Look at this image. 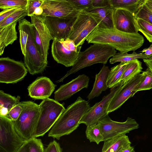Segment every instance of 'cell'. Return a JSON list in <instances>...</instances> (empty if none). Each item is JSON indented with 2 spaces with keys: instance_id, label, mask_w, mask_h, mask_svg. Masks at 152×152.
Returning a JSON list of instances; mask_svg holds the SVG:
<instances>
[{
  "instance_id": "obj_1",
  "label": "cell",
  "mask_w": 152,
  "mask_h": 152,
  "mask_svg": "<svg viewBox=\"0 0 152 152\" xmlns=\"http://www.w3.org/2000/svg\"><path fill=\"white\" fill-rule=\"evenodd\" d=\"M88 43L108 45L123 53L134 51L143 45L144 39L139 34H130L119 31L114 28L98 26L87 36Z\"/></svg>"
},
{
  "instance_id": "obj_2",
  "label": "cell",
  "mask_w": 152,
  "mask_h": 152,
  "mask_svg": "<svg viewBox=\"0 0 152 152\" xmlns=\"http://www.w3.org/2000/svg\"><path fill=\"white\" fill-rule=\"evenodd\" d=\"M88 102L79 96L63 112L50 129L48 136L59 140L79 126L82 118L90 108Z\"/></svg>"
},
{
  "instance_id": "obj_3",
  "label": "cell",
  "mask_w": 152,
  "mask_h": 152,
  "mask_svg": "<svg viewBox=\"0 0 152 152\" xmlns=\"http://www.w3.org/2000/svg\"><path fill=\"white\" fill-rule=\"evenodd\" d=\"M116 53V49L111 46L93 44L84 51L80 52L76 62L71 69L57 82H62L69 75L94 64L97 63L106 64L109 58Z\"/></svg>"
},
{
  "instance_id": "obj_4",
  "label": "cell",
  "mask_w": 152,
  "mask_h": 152,
  "mask_svg": "<svg viewBox=\"0 0 152 152\" xmlns=\"http://www.w3.org/2000/svg\"><path fill=\"white\" fill-rule=\"evenodd\" d=\"M40 111L39 104L31 101H26L18 119L12 121L15 130L24 141L35 137Z\"/></svg>"
},
{
  "instance_id": "obj_5",
  "label": "cell",
  "mask_w": 152,
  "mask_h": 152,
  "mask_svg": "<svg viewBox=\"0 0 152 152\" xmlns=\"http://www.w3.org/2000/svg\"><path fill=\"white\" fill-rule=\"evenodd\" d=\"M40 111L34 137L42 136L52 127L65 109L64 105L53 99H44L39 104Z\"/></svg>"
},
{
  "instance_id": "obj_6",
  "label": "cell",
  "mask_w": 152,
  "mask_h": 152,
  "mask_svg": "<svg viewBox=\"0 0 152 152\" xmlns=\"http://www.w3.org/2000/svg\"><path fill=\"white\" fill-rule=\"evenodd\" d=\"M99 24L98 20L90 14L81 11L71 28L68 39L72 40L77 46H81L87 36Z\"/></svg>"
},
{
  "instance_id": "obj_7",
  "label": "cell",
  "mask_w": 152,
  "mask_h": 152,
  "mask_svg": "<svg viewBox=\"0 0 152 152\" xmlns=\"http://www.w3.org/2000/svg\"><path fill=\"white\" fill-rule=\"evenodd\" d=\"M81 46H76L71 40H53L51 53L54 60L58 63L66 67L73 66L80 52Z\"/></svg>"
},
{
  "instance_id": "obj_8",
  "label": "cell",
  "mask_w": 152,
  "mask_h": 152,
  "mask_svg": "<svg viewBox=\"0 0 152 152\" xmlns=\"http://www.w3.org/2000/svg\"><path fill=\"white\" fill-rule=\"evenodd\" d=\"M25 142L15 130L12 121L0 115V152H18Z\"/></svg>"
},
{
  "instance_id": "obj_9",
  "label": "cell",
  "mask_w": 152,
  "mask_h": 152,
  "mask_svg": "<svg viewBox=\"0 0 152 152\" xmlns=\"http://www.w3.org/2000/svg\"><path fill=\"white\" fill-rule=\"evenodd\" d=\"M98 124L103 137V141L129 133L139 127V124L134 119L128 117L124 122H117L112 120L108 114L101 118Z\"/></svg>"
},
{
  "instance_id": "obj_10",
  "label": "cell",
  "mask_w": 152,
  "mask_h": 152,
  "mask_svg": "<svg viewBox=\"0 0 152 152\" xmlns=\"http://www.w3.org/2000/svg\"><path fill=\"white\" fill-rule=\"evenodd\" d=\"M24 56V64L31 75L42 73L47 66L48 63L41 54L35 42L33 24L29 31Z\"/></svg>"
},
{
  "instance_id": "obj_11",
  "label": "cell",
  "mask_w": 152,
  "mask_h": 152,
  "mask_svg": "<svg viewBox=\"0 0 152 152\" xmlns=\"http://www.w3.org/2000/svg\"><path fill=\"white\" fill-rule=\"evenodd\" d=\"M28 69L22 62L9 57L0 58V83H15L23 79Z\"/></svg>"
},
{
  "instance_id": "obj_12",
  "label": "cell",
  "mask_w": 152,
  "mask_h": 152,
  "mask_svg": "<svg viewBox=\"0 0 152 152\" xmlns=\"http://www.w3.org/2000/svg\"><path fill=\"white\" fill-rule=\"evenodd\" d=\"M125 83L122 81L111 88L110 92L104 96L100 102L90 107L82 118L80 124L87 126L97 124L99 121L107 113V110L112 99L121 87Z\"/></svg>"
},
{
  "instance_id": "obj_13",
  "label": "cell",
  "mask_w": 152,
  "mask_h": 152,
  "mask_svg": "<svg viewBox=\"0 0 152 152\" xmlns=\"http://www.w3.org/2000/svg\"><path fill=\"white\" fill-rule=\"evenodd\" d=\"M144 77L142 73H139L121 87L110 102L107 110L108 114L120 108L128 99L134 96Z\"/></svg>"
},
{
  "instance_id": "obj_14",
  "label": "cell",
  "mask_w": 152,
  "mask_h": 152,
  "mask_svg": "<svg viewBox=\"0 0 152 152\" xmlns=\"http://www.w3.org/2000/svg\"><path fill=\"white\" fill-rule=\"evenodd\" d=\"M77 16L64 18L41 16L49 31L52 40L61 41L68 39L71 28Z\"/></svg>"
},
{
  "instance_id": "obj_15",
  "label": "cell",
  "mask_w": 152,
  "mask_h": 152,
  "mask_svg": "<svg viewBox=\"0 0 152 152\" xmlns=\"http://www.w3.org/2000/svg\"><path fill=\"white\" fill-rule=\"evenodd\" d=\"M41 7L43 10L40 15L58 18L77 16L80 11L67 0H48L44 1Z\"/></svg>"
},
{
  "instance_id": "obj_16",
  "label": "cell",
  "mask_w": 152,
  "mask_h": 152,
  "mask_svg": "<svg viewBox=\"0 0 152 152\" xmlns=\"http://www.w3.org/2000/svg\"><path fill=\"white\" fill-rule=\"evenodd\" d=\"M30 17L35 42L41 54L48 63V51L52 38L41 16L34 15Z\"/></svg>"
},
{
  "instance_id": "obj_17",
  "label": "cell",
  "mask_w": 152,
  "mask_h": 152,
  "mask_svg": "<svg viewBox=\"0 0 152 152\" xmlns=\"http://www.w3.org/2000/svg\"><path fill=\"white\" fill-rule=\"evenodd\" d=\"M135 14L123 8H113L112 19L115 29L130 34L138 33Z\"/></svg>"
},
{
  "instance_id": "obj_18",
  "label": "cell",
  "mask_w": 152,
  "mask_h": 152,
  "mask_svg": "<svg viewBox=\"0 0 152 152\" xmlns=\"http://www.w3.org/2000/svg\"><path fill=\"white\" fill-rule=\"evenodd\" d=\"M89 80L88 76L83 74L61 85L54 93V99L58 102L66 100L82 89L87 88Z\"/></svg>"
},
{
  "instance_id": "obj_19",
  "label": "cell",
  "mask_w": 152,
  "mask_h": 152,
  "mask_svg": "<svg viewBox=\"0 0 152 152\" xmlns=\"http://www.w3.org/2000/svg\"><path fill=\"white\" fill-rule=\"evenodd\" d=\"M56 86L49 78L39 77L28 87V95L34 99L43 100L51 96Z\"/></svg>"
},
{
  "instance_id": "obj_20",
  "label": "cell",
  "mask_w": 152,
  "mask_h": 152,
  "mask_svg": "<svg viewBox=\"0 0 152 152\" xmlns=\"http://www.w3.org/2000/svg\"><path fill=\"white\" fill-rule=\"evenodd\" d=\"M113 9L109 5H107L93 7L84 11L88 12L98 20L100 23L99 26L113 28H114L112 15Z\"/></svg>"
},
{
  "instance_id": "obj_21",
  "label": "cell",
  "mask_w": 152,
  "mask_h": 152,
  "mask_svg": "<svg viewBox=\"0 0 152 152\" xmlns=\"http://www.w3.org/2000/svg\"><path fill=\"white\" fill-rule=\"evenodd\" d=\"M110 71L109 67L104 65L99 73L96 75L93 88L87 97L88 100L98 97L108 88L107 81Z\"/></svg>"
},
{
  "instance_id": "obj_22",
  "label": "cell",
  "mask_w": 152,
  "mask_h": 152,
  "mask_svg": "<svg viewBox=\"0 0 152 152\" xmlns=\"http://www.w3.org/2000/svg\"><path fill=\"white\" fill-rule=\"evenodd\" d=\"M131 142L126 134L113 137L104 141L102 148V152H121Z\"/></svg>"
},
{
  "instance_id": "obj_23",
  "label": "cell",
  "mask_w": 152,
  "mask_h": 152,
  "mask_svg": "<svg viewBox=\"0 0 152 152\" xmlns=\"http://www.w3.org/2000/svg\"><path fill=\"white\" fill-rule=\"evenodd\" d=\"M17 22L0 28V55L1 56L5 47L12 45L17 39L16 29Z\"/></svg>"
},
{
  "instance_id": "obj_24",
  "label": "cell",
  "mask_w": 152,
  "mask_h": 152,
  "mask_svg": "<svg viewBox=\"0 0 152 152\" xmlns=\"http://www.w3.org/2000/svg\"><path fill=\"white\" fill-rule=\"evenodd\" d=\"M20 97H17L0 91V115L6 116L10 110L20 102Z\"/></svg>"
},
{
  "instance_id": "obj_25",
  "label": "cell",
  "mask_w": 152,
  "mask_h": 152,
  "mask_svg": "<svg viewBox=\"0 0 152 152\" xmlns=\"http://www.w3.org/2000/svg\"><path fill=\"white\" fill-rule=\"evenodd\" d=\"M142 62L136 59L129 62L126 65L119 82L126 83L137 75L142 72Z\"/></svg>"
},
{
  "instance_id": "obj_26",
  "label": "cell",
  "mask_w": 152,
  "mask_h": 152,
  "mask_svg": "<svg viewBox=\"0 0 152 152\" xmlns=\"http://www.w3.org/2000/svg\"><path fill=\"white\" fill-rule=\"evenodd\" d=\"M129 62H121L111 68L107 81L108 88H111L120 83L119 80L125 67Z\"/></svg>"
},
{
  "instance_id": "obj_27",
  "label": "cell",
  "mask_w": 152,
  "mask_h": 152,
  "mask_svg": "<svg viewBox=\"0 0 152 152\" xmlns=\"http://www.w3.org/2000/svg\"><path fill=\"white\" fill-rule=\"evenodd\" d=\"M18 29L20 32V42L22 54L24 56L26 53V48L29 31L32 24L26 19L18 21Z\"/></svg>"
},
{
  "instance_id": "obj_28",
  "label": "cell",
  "mask_w": 152,
  "mask_h": 152,
  "mask_svg": "<svg viewBox=\"0 0 152 152\" xmlns=\"http://www.w3.org/2000/svg\"><path fill=\"white\" fill-rule=\"evenodd\" d=\"M107 2L108 5L113 9H124L135 14L142 4L133 0H107Z\"/></svg>"
},
{
  "instance_id": "obj_29",
  "label": "cell",
  "mask_w": 152,
  "mask_h": 152,
  "mask_svg": "<svg viewBox=\"0 0 152 152\" xmlns=\"http://www.w3.org/2000/svg\"><path fill=\"white\" fill-rule=\"evenodd\" d=\"M34 137L26 141L18 152H44L42 140Z\"/></svg>"
},
{
  "instance_id": "obj_30",
  "label": "cell",
  "mask_w": 152,
  "mask_h": 152,
  "mask_svg": "<svg viewBox=\"0 0 152 152\" xmlns=\"http://www.w3.org/2000/svg\"><path fill=\"white\" fill-rule=\"evenodd\" d=\"M148 56L142 53H137L134 51L132 54L119 52L116 53L110 59L109 62L113 64L117 62H126L136 59H144Z\"/></svg>"
},
{
  "instance_id": "obj_31",
  "label": "cell",
  "mask_w": 152,
  "mask_h": 152,
  "mask_svg": "<svg viewBox=\"0 0 152 152\" xmlns=\"http://www.w3.org/2000/svg\"><path fill=\"white\" fill-rule=\"evenodd\" d=\"M28 15L27 6L21 8L0 22V28L15 22H17Z\"/></svg>"
},
{
  "instance_id": "obj_32",
  "label": "cell",
  "mask_w": 152,
  "mask_h": 152,
  "mask_svg": "<svg viewBox=\"0 0 152 152\" xmlns=\"http://www.w3.org/2000/svg\"><path fill=\"white\" fill-rule=\"evenodd\" d=\"M86 134L90 142H94L99 144L100 142L103 141V137L98 123L87 126Z\"/></svg>"
},
{
  "instance_id": "obj_33",
  "label": "cell",
  "mask_w": 152,
  "mask_h": 152,
  "mask_svg": "<svg viewBox=\"0 0 152 152\" xmlns=\"http://www.w3.org/2000/svg\"><path fill=\"white\" fill-rule=\"evenodd\" d=\"M138 31L141 32L147 40L152 43V24L140 19H136Z\"/></svg>"
},
{
  "instance_id": "obj_34",
  "label": "cell",
  "mask_w": 152,
  "mask_h": 152,
  "mask_svg": "<svg viewBox=\"0 0 152 152\" xmlns=\"http://www.w3.org/2000/svg\"><path fill=\"white\" fill-rule=\"evenodd\" d=\"M144 75L143 80L137 88V92L152 89V72L148 67L145 71L142 72Z\"/></svg>"
},
{
  "instance_id": "obj_35",
  "label": "cell",
  "mask_w": 152,
  "mask_h": 152,
  "mask_svg": "<svg viewBox=\"0 0 152 152\" xmlns=\"http://www.w3.org/2000/svg\"><path fill=\"white\" fill-rule=\"evenodd\" d=\"M136 19H142L152 24V12L144 3L135 15Z\"/></svg>"
},
{
  "instance_id": "obj_36",
  "label": "cell",
  "mask_w": 152,
  "mask_h": 152,
  "mask_svg": "<svg viewBox=\"0 0 152 152\" xmlns=\"http://www.w3.org/2000/svg\"><path fill=\"white\" fill-rule=\"evenodd\" d=\"M28 0H0V8L1 10L27 6Z\"/></svg>"
},
{
  "instance_id": "obj_37",
  "label": "cell",
  "mask_w": 152,
  "mask_h": 152,
  "mask_svg": "<svg viewBox=\"0 0 152 152\" xmlns=\"http://www.w3.org/2000/svg\"><path fill=\"white\" fill-rule=\"evenodd\" d=\"M26 102V101L20 102L12 108L5 116L12 121L16 120L23 110Z\"/></svg>"
},
{
  "instance_id": "obj_38",
  "label": "cell",
  "mask_w": 152,
  "mask_h": 152,
  "mask_svg": "<svg viewBox=\"0 0 152 152\" xmlns=\"http://www.w3.org/2000/svg\"><path fill=\"white\" fill-rule=\"evenodd\" d=\"M77 10L81 11L93 7L94 0H67Z\"/></svg>"
},
{
  "instance_id": "obj_39",
  "label": "cell",
  "mask_w": 152,
  "mask_h": 152,
  "mask_svg": "<svg viewBox=\"0 0 152 152\" xmlns=\"http://www.w3.org/2000/svg\"><path fill=\"white\" fill-rule=\"evenodd\" d=\"M44 1L42 0H28L27 5L28 16H31L34 15L36 9L41 7Z\"/></svg>"
},
{
  "instance_id": "obj_40",
  "label": "cell",
  "mask_w": 152,
  "mask_h": 152,
  "mask_svg": "<svg viewBox=\"0 0 152 152\" xmlns=\"http://www.w3.org/2000/svg\"><path fill=\"white\" fill-rule=\"evenodd\" d=\"M62 151L63 149L59 144L54 140L44 149V152H62Z\"/></svg>"
},
{
  "instance_id": "obj_41",
  "label": "cell",
  "mask_w": 152,
  "mask_h": 152,
  "mask_svg": "<svg viewBox=\"0 0 152 152\" xmlns=\"http://www.w3.org/2000/svg\"><path fill=\"white\" fill-rule=\"evenodd\" d=\"M21 7H15L3 10L0 13V22Z\"/></svg>"
},
{
  "instance_id": "obj_42",
  "label": "cell",
  "mask_w": 152,
  "mask_h": 152,
  "mask_svg": "<svg viewBox=\"0 0 152 152\" xmlns=\"http://www.w3.org/2000/svg\"><path fill=\"white\" fill-rule=\"evenodd\" d=\"M144 62L152 72V54L143 59Z\"/></svg>"
},
{
  "instance_id": "obj_43",
  "label": "cell",
  "mask_w": 152,
  "mask_h": 152,
  "mask_svg": "<svg viewBox=\"0 0 152 152\" xmlns=\"http://www.w3.org/2000/svg\"><path fill=\"white\" fill-rule=\"evenodd\" d=\"M140 52L144 53L147 56H149L152 54V43L148 48H145L140 51Z\"/></svg>"
},
{
  "instance_id": "obj_44",
  "label": "cell",
  "mask_w": 152,
  "mask_h": 152,
  "mask_svg": "<svg viewBox=\"0 0 152 152\" xmlns=\"http://www.w3.org/2000/svg\"><path fill=\"white\" fill-rule=\"evenodd\" d=\"M134 148L131 145H129L124 148L121 152H135Z\"/></svg>"
},
{
  "instance_id": "obj_45",
  "label": "cell",
  "mask_w": 152,
  "mask_h": 152,
  "mask_svg": "<svg viewBox=\"0 0 152 152\" xmlns=\"http://www.w3.org/2000/svg\"><path fill=\"white\" fill-rule=\"evenodd\" d=\"M144 3L152 12V0H145Z\"/></svg>"
},
{
  "instance_id": "obj_46",
  "label": "cell",
  "mask_w": 152,
  "mask_h": 152,
  "mask_svg": "<svg viewBox=\"0 0 152 152\" xmlns=\"http://www.w3.org/2000/svg\"><path fill=\"white\" fill-rule=\"evenodd\" d=\"M136 2H137L141 4H143L145 1V0H133Z\"/></svg>"
},
{
  "instance_id": "obj_47",
  "label": "cell",
  "mask_w": 152,
  "mask_h": 152,
  "mask_svg": "<svg viewBox=\"0 0 152 152\" xmlns=\"http://www.w3.org/2000/svg\"><path fill=\"white\" fill-rule=\"evenodd\" d=\"M104 1H105V2L106 3V4L108 5H108V4H107V0H104Z\"/></svg>"
},
{
  "instance_id": "obj_48",
  "label": "cell",
  "mask_w": 152,
  "mask_h": 152,
  "mask_svg": "<svg viewBox=\"0 0 152 152\" xmlns=\"http://www.w3.org/2000/svg\"><path fill=\"white\" fill-rule=\"evenodd\" d=\"M43 1H46V0H42Z\"/></svg>"
}]
</instances>
